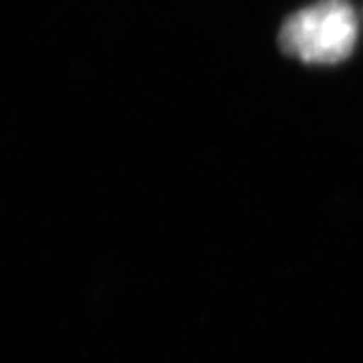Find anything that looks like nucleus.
I'll return each instance as SVG.
<instances>
[{
  "label": "nucleus",
  "instance_id": "1",
  "mask_svg": "<svg viewBox=\"0 0 363 363\" xmlns=\"http://www.w3.org/2000/svg\"><path fill=\"white\" fill-rule=\"evenodd\" d=\"M359 23L347 0H319L286 18L279 47L307 65H335L353 52Z\"/></svg>",
  "mask_w": 363,
  "mask_h": 363
}]
</instances>
